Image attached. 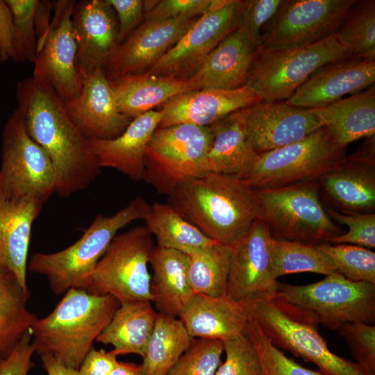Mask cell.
<instances>
[{
  "instance_id": "1",
  "label": "cell",
  "mask_w": 375,
  "mask_h": 375,
  "mask_svg": "<svg viewBox=\"0 0 375 375\" xmlns=\"http://www.w3.org/2000/svg\"><path fill=\"white\" fill-rule=\"evenodd\" d=\"M15 95L28 133L51 162L56 193L67 198L87 189L101 168L90 138L71 120L64 101L49 83L33 76L17 83Z\"/></svg>"
},
{
  "instance_id": "2",
  "label": "cell",
  "mask_w": 375,
  "mask_h": 375,
  "mask_svg": "<svg viewBox=\"0 0 375 375\" xmlns=\"http://www.w3.org/2000/svg\"><path fill=\"white\" fill-rule=\"evenodd\" d=\"M167 203L205 235L230 247L258 217L255 190L236 177L211 172L180 184Z\"/></svg>"
},
{
  "instance_id": "3",
  "label": "cell",
  "mask_w": 375,
  "mask_h": 375,
  "mask_svg": "<svg viewBox=\"0 0 375 375\" xmlns=\"http://www.w3.org/2000/svg\"><path fill=\"white\" fill-rule=\"evenodd\" d=\"M119 306L110 295L69 289L48 315L33 323L35 352L51 355L62 365L78 370Z\"/></svg>"
},
{
  "instance_id": "4",
  "label": "cell",
  "mask_w": 375,
  "mask_h": 375,
  "mask_svg": "<svg viewBox=\"0 0 375 375\" xmlns=\"http://www.w3.org/2000/svg\"><path fill=\"white\" fill-rule=\"evenodd\" d=\"M241 303L274 346L313 363L323 375H372L358 363L333 353L319 332L315 316L276 294Z\"/></svg>"
},
{
  "instance_id": "5",
  "label": "cell",
  "mask_w": 375,
  "mask_h": 375,
  "mask_svg": "<svg viewBox=\"0 0 375 375\" xmlns=\"http://www.w3.org/2000/svg\"><path fill=\"white\" fill-rule=\"evenodd\" d=\"M150 207L143 197L138 196L111 215H97L72 245L54 253H33L28 263V270L44 276L56 295L72 288L85 290L97 262L117 233L133 221L144 220Z\"/></svg>"
},
{
  "instance_id": "6",
  "label": "cell",
  "mask_w": 375,
  "mask_h": 375,
  "mask_svg": "<svg viewBox=\"0 0 375 375\" xmlns=\"http://www.w3.org/2000/svg\"><path fill=\"white\" fill-rule=\"evenodd\" d=\"M256 192L258 218L275 239L318 244L342 233L322 205L317 181Z\"/></svg>"
},
{
  "instance_id": "7",
  "label": "cell",
  "mask_w": 375,
  "mask_h": 375,
  "mask_svg": "<svg viewBox=\"0 0 375 375\" xmlns=\"http://www.w3.org/2000/svg\"><path fill=\"white\" fill-rule=\"evenodd\" d=\"M345 157L346 148L322 126L299 141L258 154L240 180L256 190L317 181Z\"/></svg>"
},
{
  "instance_id": "8",
  "label": "cell",
  "mask_w": 375,
  "mask_h": 375,
  "mask_svg": "<svg viewBox=\"0 0 375 375\" xmlns=\"http://www.w3.org/2000/svg\"><path fill=\"white\" fill-rule=\"evenodd\" d=\"M351 57L335 34L309 45L254 52L246 85L262 101H285L320 67Z\"/></svg>"
},
{
  "instance_id": "9",
  "label": "cell",
  "mask_w": 375,
  "mask_h": 375,
  "mask_svg": "<svg viewBox=\"0 0 375 375\" xmlns=\"http://www.w3.org/2000/svg\"><path fill=\"white\" fill-rule=\"evenodd\" d=\"M156 246L145 226L116 235L97 262L85 289L98 295H110L119 303L149 301L151 275L148 265Z\"/></svg>"
},
{
  "instance_id": "10",
  "label": "cell",
  "mask_w": 375,
  "mask_h": 375,
  "mask_svg": "<svg viewBox=\"0 0 375 375\" xmlns=\"http://www.w3.org/2000/svg\"><path fill=\"white\" fill-rule=\"evenodd\" d=\"M212 135L210 126L188 124L158 127L144 155V180L169 196L184 181L206 173Z\"/></svg>"
},
{
  "instance_id": "11",
  "label": "cell",
  "mask_w": 375,
  "mask_h": 375,
  "mask_svg": "<svg viewBox=\"0 0 375 375\" xmlns=\"http://www.w3.org/2000/svg\"><path fill=\"white\" fill-rule=\"evenodd\" d=\"M276 294L331 330L349 322L375 323V284L351 281L338 272L307 285L278 283Z\"/></svg>"
},
{
  "instance_id": "12",
  "label": "cell",
  "mask_w": 375,
  "mask_h": 375,
  "mask_svg": "<svg viewBox=\"0 0 375 375\" xmlns=\"http://www.w3.org/2000/svg\"><path fill=\"white\" fill-rule=\"evenodd\" d=\"M1 160L0 182L6 190L31 196L44 205L56 193L51 162L28 133L17 108L2 131Z\"/></svg>"
},
{
  "instance_id": "13",
  "label": "cell",
  "mask_w": 375,
  "mask_h": 375,
  "mask_svg": "<svg viewBox=\"0 0 375 375\" xmlns=\"http://www.w3.org/2000/svg\"><path fill=\"white\" fill-rule=\"evenodd\" d=\"M241 0H215L178 42L148 71L158 76L186 79L207 56L240 24Z\"/></svg>"
},
{
  "instance_id": "14",
  "label": "cell",
  "mask_w": 375,
  "mask_h": 375,
  "mask_svg": "<svg viewBox=\"0 0 375 375\" xmlns=\"http://www.w3.org/2000/svg\"><path fill=\"white\" fill-rule=\"evenodd\" d=\"M274 242L267 225L257 218L231 246L226 287L228 298L241 303L276 293L278 282L274 273Z\"/></svg>"
},
{
  "instance_id": "15",
  "label": "cell",
  "mask_w": 375,
  "mask_h": 375,
  "mask_svg": "<svg viewBox=\"0 0 375 375\" xmlns=\"http://www.w3.org/2000/svg\"><path fill=\"white\" fill-rule=\"evenodd\" d=\"M76 1L59 0L45 40L33 62V76L49 83L65 101L81 93L84 77L76 65L72 15Z\"/></svg>"
},
{
  "instance_id": "16",
  "label": "cell",
  "mask_w": 375,
  "mask_h": 375,
  "mask_svg": "<svg viewBox=\"0 0 375 375\" xmlns=\"http://www.w3.org/2000/svg\"><path fill=\"white\" fill-rule=\"evenodd\" d=\"M355 1L286 0L272 33L260 49L301 47L334 34Z\"/></svg>"
},
{
  "instance_id": "17",
  "label": "cell",
  "mask_w": 375,
  "mask_h": 375,
  "mask_svg": "<svg viewBox=\"0 0 375 375\" xmlns=\"http://www.w3.org/2000/svg\"><path fill=\"white\" fill-rule=\"evenodd\" d=\"M322 126L312 108L285 101H261L244 109L246 140L258 154L299 141Z\"/></svg>"
},
{
  "instance_id": "18",
  "label": "cell",
  "mask_w": 375,
  "mask_h": 375,
  "mask_svg": "<svg viewBox=\"0 0 375 375\" xmlns=\"http://www.w3.org/2000/svg\"><path fill=\"white\" fill-rule=\"evenodd\" d=\"M198 17L144 21L112 51L103 68L108 81L148 71L178 42Z\"/></svg>"
},
{
  "instance_id": "19",
  "label": "cell",
  "mask_w": 375,
  "mask_h": 375,
  "mask_svg": "<svg viewBox=\"0 0 375 375\" xmlns=\"http://www.w3.org/2000/svg\"><path fill=\"white\" fill-rule=\"evenodd\" d=\"M327 199L344 213L375 209V136L317 180Z\"/></svg>"
},
{
  "instance_id": "20",
  "label": "cell",
  "mask_w": 375,
  "mask_h": 375,
  "mask_svg": "<svg viewBox=\"0 0 375 375\" xmlns=\"http://www.w3.org/2000/svg\"><path fill=\"white\" fill-rule=\"evenodd\" d=\"M44 204L12 192L0 182V273L13 276L24 289L32 225Z\"/></svg>"
},
{
  "instance_id": "21",
  "label": "cell",
  "mask_w": 375,
  "mask_h": 375,
  "mask_svg": "<svg viewBox=\"0 0 375 375\" xmlns=\"http://www.w3.org/2000/svg\"><path fill=\"white\" fill-rule=\"evenodd\" d=\"M64 104L71 120L88 138H115L133 119L118 110L113 90L103 68L85 76L79 95L65 101Z\"/></svg>"
},
{
  "instance_id": "22",
  "label": "cell",
  "mask_w": 375,
  "mask_h": 375,
  "mask_svg": "<svg viewBox=\"0 0 375 375\" xmlns=\"http://www.w3.org/2000/svg\"><path fill=\"white\" fill-rule=\"evenodd\" d=\"M258 94L245 85L233 90L215 88L188 91L160 106L159 128L181 124L209 126L226 116L261 102Z\"/></svg>"
},
{
  "instance_id": "23",
  "label": "cell",
  "mask_w": 375,
  "mask_h": 375,
  "mask_svg": "<svg viewBox=\"0 0 375 375\" xmlns=\"http://www.w3.org/2000/svg\"><path fill=\"white\" fill-rule=\"evenodd\" d=\"M72 22L76 65L83 76L103 69L117 45L118 22L112 7L107 0L76 1Z\"/></svg>"
},
{
  "instance_id": "24",
  "label": "cell",
  "mask_w": 375,
  "mask_h": 375,
  "mask_svg": "<svg viewBox=\"0 0 375 375\" xmlns=\"http://www.w3.org/2000/svg\"><path fill=\"white\" fill-rule=\"evenodd\" d=\"M375 83V60L349 57L328 63L314 72L285 101L315 108L362 92Z\"/></svg>"
},
{
  "instance_id": "25",
  "label": "cell",
  "mask_w": 375,
  "mask_h": 375,
  "mask_svg": "<svg viewBox=\"0 0 375 375\" xmlns=\"http://www.w3.org/2000/svg\"><path fill=\"white\" fill-rule=\"evenodd\" d=\"M162 116V109L151 110L133 118L115 138H90L99 167L114 168L135 182L144 180L146 148Z\"/></svg>"
},
{
  "instance_id": "26",
  "label": "cell",
  "mask_w": 375,
  "mask_h": 375,
  "mask_svg": "<svg viewBox=\"0 0 375 375\" xmlns=\"http://www.w3.org/2000/svg\"><path fill=\"white\" fill-rule=\"evenodd\" d=\"M253 54L239 24L212 50L188 79L199 90L241 88L247 83Z\"/></svg>"
},
{
  "instance_id": "27",
  "label": "cell",
  "mask_w": 375,
  "mask_h": 375,
  "mask_svg": "<svg viewBox=\"0 0 375 375\" xmlns=\"http://www.w3.org/2000/svg\"><path fill=\"white\" fill-rule=\"evenodd\" d=\"M179 319L192 338L224 341L245 331L248 316L241 303L227 296L194 294Z\"/></svg>"
},
{
  "instance_id": "28",
  "label": "cell",
  "mask_w": 375,
  "mask_h": 375,
  "mask_svg": "<svg viewBox=\"0 0 375 375\" xmlns=\"http://www.w3.org/2000/svg\"><path fill=\"white\" fill-rule=\"evenodd\" d=\"M149 264L150 292L158 312L179 317L194 294L188 278V255L156 246Z\"/></svg>"
},
{
  "instance_id": "29",
  "label": "cell",
  "mask_w": 375,
  "mask_h": 375,
  "mask_svg": "<svg viewBox=\"0 0 375 375\" xmlns=\"http://www.w3.org/2000/svg\"><path fill=\"white\" fill-rule=\"evenodd\" d=\"M109 81L118 110L132 119L162 106L178 94L199 90L188 78L158 76L148 72L128 74Z\"/></svg>"
},
{
  "instance_id": "30",
  "label": "cell",
  "mask_w": 375,
  "mask_h": 375,
  "mask_svg": "<svg viewBox=\"0 0 375 375\" xmlns=\"http://www.w3.org/2000/svg\"><path fill=\"white\" fill-rule=\"evenodd\" d=\"M342 147L375 135V86L326 106L312 108Z\"/></svg>"
},
{
  "instance_id": "31",
  "label": "cell",
  "mask_w": 375,
  "mask_h": 375,
  "mask_svg": "<svg viewBox=\"0 0 375 375\" xmlns=\"http://www.w3.org/2000/svg\"><path fill=\"white\" fill-rule=\"evenodd\" d=\"M212 139L206 160V172L241 179L258 156L249 146L244 128V109L209 126Z\"/></svg>"
},
{
  "instance_id": "32",
  "label": "cell",
  "mask_w": 375,
  "mask_h": 375,
  "mask_svg": "<svg viewBox=\"0 0 375 375\" xmlns=\"http://www.w3.org/2000/svg\"><path fill=\"white\" fill-rule=\"evenodd\" d=\"M151 301H140L119 305L95 342L113 347L117 355L133 353L143 357L158 312Z\"/></svg>"
},
{
  "instance_id": "33",
  "label": "cell",
  "mask_w": 375,
  "mask_h": 375,
  "mask_svg": "<svg viewBox=\"0 0 375 375\" xmlns=\"http://www.w3.org/2000/svg\"><path fill=\"white\" fill-rule=\"evenodd\" d=\"M194 340L179 319L158 312L142 357L144 375H167Z\"/></svg>"
},
{
  "instance_id": "34",
  "label": "cell",
  "mask_w": 375,
  "mask_h": 375,
  "mask_svg": "<svg viewBox=\"0 0 375 375\" xmlns=\"http://www.w3.org/2000/svg\"><path fill=\"white\" fill-rule=\"evenodd\" d=\"M144 221L145 226L155 236L158 247L190 255L218 243L185 220L167 203L154 202Z\"/></svg>"
},
{
  "instance_id": "35",
  "label": "cell",
  "mask_w": 375,
  "mask_h": 375,
  "mask_svg": "<svg viewBox=\"0 0 375 375\" xmlns=\"http://www.w3.org/2000/svg\"><path fill=\"white\" fill-rule=\"evenodd\" d=\"M29 297L28 289L13 276L0 273V357L12 350L38 318L27 308Z\"/></svg>"
},
{
  "instance_id": "36",
  "label": "cell",
  "mask_w": 375,
  "mask_h": 375,
  "mask_svg": "<svg viewBox=\"0 0 375 375\" xmlns=\"http://www.w3.org/2000/svg\"><path fill=\"white\" fill-rule=\"evenodd\" d=\"M188 256V278L194 293L226 297L231 247L215 243Z\"/></svg>"
},
{
  "instance_id": "37",
  "label": "cell",
  "mask_w": 375,
  "mask_h": 375,
  "mask_svg": "<svg viewBox=\"0 0 375 375\" xmlns=\"http://www.w3.org/2000/svg\"><path fill=\"white\" fill-rule=\"evenodd\" d=\"M334 34L351 57L375 60V1H355Z\"/></svg>"
},
{
  "instance_id": "38",
  "label": "cell",
  "mask_w": 375,
  "mask_h": 375,
  "mask_svg": "<svg viewBox=\"0 0 375 375\" xmlns=\"http://www.w3.org/2000/svg\"><path fill=\"white\" fill-rule=\"evenodd\" d=\"M273 265L276 279L294 273L312 272L327 276L338 272L331 259L315 244L275 238Z\"/></svg>"
},
{
  "instance_id": "39",
  "label": "cell",
  "mask_w": 375,
  "mask_h": 375,
  "mask_svg": "<svg viewBox=\"0 0 375 375\" xmlns=\"http://www.w3.org/2000/svg\"><path fill=\"white\" fill-rule=\"evenodd\" d=\"M285 3L286 0L242 1L240 26L253 52L269 37Z\"/></svg>"
},
{
  "instance_id": "40",
  "label": "cell",
  "mask_w": 375,
  "mask_h": 375,
  "mask_svg": "<svg viewBox=\"0 0 375 375\" xmlns=\"http://www.w3.org/2000/svg\"><path fill=\"white\" fill-rule=\"evenodd\" d=\"M315 245L348 280L375 284V253L372 249L348 244L322 242Z\"/></svg>"
},
{
  "instance_id": "41",
  "label": "cell",
  "mask_w": 375,
  "mask_h": 375,
  "mask_svg": "<svg viewBox=\"0 0 375 375\" xmlns=\"http://www.w3.org/2000/svg\"><path fill=\"white\" fill-rule=\"evenodd\" d=\"M15 24L11 59L16 62H34L37 55L35 12L38 0H6Z\"/></svg>"
},
{
  "instance_id": "42",
  "label": "cell",
  "mask_w": 375,
  "mask_h": 375,
  "mask_svg": "<svg viewBox=\"0 0 375 375\" xmlns=\"http://www.w3.org/2000/svg\"><path fill=\"white\" fill-rule=\"evenodd\" d=\"M246 332L258 352L264 375H323L319 371L304 367L288 357L270 342L257 324L249 317Z\"/></svg>"
},
{
  "instance_id": "43",
  "label": "cell",
  "mask_w": 375,
  "mask_h": 375,
  "mask_svg": "<svg viewBox=\"0 0 375 375\" xmlns=\"http://www.w3.org/2000/svg\"><path fill=\"white\" fill-rule=\"evenodd\" d=\"M223 352L222 340L194 339L167 375H215Z\"/></svg>"
},
{
  "instance_id": "44",
  "label": "cell",
  "mask_w": 375,
  "mask_h": 375,
  "mask_svg": "<svg viewBox=\"0 0 375 375\" xmlns=\"http://www.w3.org/2000/svg\"><path fill=\"white\" fill-rule=\"evenodd\" d=\"M223 344L226 358L215 375H264L259 356L246 330L224 340Z\"/></svg>"
},
{
  "instance_id": "45",
  "label": "cell",
  "mask_w": 375,
  "mask_h": 375,
  "mask_svg": "<svg viewBox=\"0 0 375 375\" xmlns=\"http://www.w3.org/2000/svg\"><path fill=\"white\" fill-rule=\"evenodd\" d=\"M326 211L332 220L348 228L347 233L330 238L328 243L353 244L370 249L375 248L374 213H344L329 207L326 208Z\"/></svg>"
},
{
  "instance_id": "46",
  "label": "cell",
  "mask_w": 375,
  "mask_h": 375,
  "mask_svg": "<svg viewBox=\"0 0 375 375\" xmlns=\"http://www.w3.org/2000/svg\"><path fill=\"white\" fill-rule=\"evenodd\" d=\"M349 346L356 362L375 375V326L360 322H349L338 329Z\"/></svg>"
},
{
  "instance_id": "47",
  "label": "cell",
  "mask_w": 375,
  "mask_h": 375,
  "mask_svg": "<svg viewBox=\"0 0 375 375\" xmlns=\"http://www.w3.org/2000/svg\"><path fill=\"white\" fill-rule=\"evenodd\" d=\"M215 0H162L144 12V21L159 22L180 17H200L208 11Z\"/></svg>"
},
{
  "instance_id": "48",
  "label": "cell",
  "mask_w": 375,
  "mask_h": 375,
  "mask_svg": "<svg viewBox=\"0 0 375 375\" xmlns=\"http://www.w3.org/2000/svg\"><path fill=\"white\" fill-rule=\"evenodd\" d=\"M35 352L31 331H27L5 356L0 357V375H28Z\"/></svg>"
},
{
  "instance_id": "49",
  "label": "cell",
  "mask_w": 375,
  "mask_h": 375,
  "mask_svg": "<svg viewBox=\"0 0 375 375\" xmlns=\"http://www.w3.org/2000/svg\"><path fill=\"white\" fill-rule=\"evenodd\" d=\"M114 9L118 22L117 44L124 41L142 20V0H107Z\"/></svg>"
},
{
  "instance_id": "50",
  "label": "cell",
  "mask_w": 375,
  "mask_h": 375,
  "mask_svg": "<svg viewBox=\"0 0 375 375\" xmlns=\"http://www.w3.org/2000/svg\"><path fill=\"white\" fill-rule=\"evenodd\" d=\"M117 362V356L112 351L97 350L92 347L78 369V374L108 375Z\"/></svg>"
},
{
  "instance_id": "51",
  "label": "cell",
  "mask_w": 375,
  "mask_h": 375,
  "mask_svg": "<svg viewBox=\"0 0 375 375\" xmlns=\"http://www.w3.org/2000/svg\"><path fill=\"white\" fill-rule=\"evenodd\" d=\"M15 24L12 12L6 0H0V54L3 62L11 59Z\"/></svg>"
},
{
  "instance_id": "52",
  "label": "cell",
  "mask_w": 375,
  "mask_h": 375,
  "mask_svg": "<svg viewBox=\"0 0 375 375\" xmlns=\"http://www.w3.org/2000/svg\"><path fill=\"white\" fill-rule=\"evenodd\" d=\"M55 1L42 0L38 2L35 12V27L37 36V52L42 46L50 27V15Z\"/></svg>"
},
{
  "instance_id": "53",
  "label": "cell",
  "mask_w": 375,
  "mask_h": 375,
  "mask_svg": "<svg viewBox=\"0 0 375 375\" xmlns=\"http://www.w3.org/2000/svg\"><path fill=\"white\" fill-rule=\"evenodd\" d=\"M40 358L47 375H79L78 370L62 365L51 355H41Z\"/></svg>"
},
{
  "instance_id": "54",
  "label": "cell",
  "mask_w": 375,
  "mask_h": 375,
  "mask_svg": "<svg viewBox=\"0 0 375 375\" xmlns=\"http://www.w3.org/2000/svg\"><path fill=\"white\" fill-rule=\"evenodd\" d=\"M108 375H144L141 365L119 362Z\"/></svg>"
},
{
  "instance_id": "55",
  "label": "cell",
  "mask_w": 375,
  "mask_h": 375,
  "mask_svg": "<svg viewBox=\"0 0 375 375\" xmlns=\"http://www.w3.org/2000/svg\"><path fill=\"white\" fill-rule=\"evenodd\" d=\"M3 62L2 59H1V54H0V65H1Z\"/></svg>"
}]
</instances>
